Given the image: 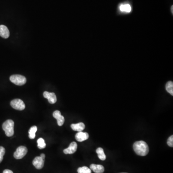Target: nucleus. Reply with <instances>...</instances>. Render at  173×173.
I'll use <instances>...</instances> for the list:
<instances>
[{"label":"nucleus","mask_w":173,"mask_h":173,"mask_svg":"<svg viewBox=\"0 0 173 173\" xmlns=\"http://www.w3.org/2000/svg\"><path fill=\"white\" fill-rule=\"evenodd\" d=\"M133 149L135 153L140 156H144L148 154L149 148L146 142L144 141H138L134 143Z\"/></svg>","instance_id":"f257e3e1"},{"label":"nucleus","mask_w":173,"mask_h":173,"mask_svg":"<svg viewBox=\"0 0 173 173\" xmlns=\"http://www.w3.org/2000/svg\"><path fill=\"white\" fill-rule=\"evenodd\" d=\"M14 122L12 120H7L2 124V129L7 137H12L14 134Z\"/></svg>","instance_id":"f03ea898"},{"label":"nucleus","mask_w":173,"mask_h":173,"mask_svg":"<svg viewBox=\"0 0 173 173\" xmlns=\"http://www.w3.org/2000/svg\"><path fill=\"white\" fill-rule=\"evenodd\" d=\"M10 80L15 85L18 86H22L25 84L26 82V78L20 75H14L11 76L10 78Z\"/></svg>","instance_id":"7ed1b4c3"},{"label":"nucleus","mask_w":173,"mask_h":173,"mask_svg":"<svg viewBox=\"0 0 173 173\" xmlns=\"http://www.w3.org/2000/svg\"><path fill=\"white\" fill-rule=\"evenodd\" d=\"M28 153V149L25 146H20L17 148L14 152V156L16 159H21L23 158Z\"/></svg>","instance_id":"20e7f679"},{"label":"nucleus","mask_w":173,"mask_h":173,"mask_svg":"<svg viewBox=\"0 0 173 173\" xmlns=\"http://www.w3.org/2000/svg\"><path fill=\"white\" fill-rule=\"evenodd\" d=\"M11 106L16 110L22 111L25 108V104L23 100L18 99L12 100L10 103Z\"/></svg>","instance_id":"39448f33"},{"label":"nucleus","mask_w":173,"mask_h":173,"mask_svg":"<svg viewBox=\"0 0 173 173\" xmlns=\"http://www.w3.org/2000/svg\"><path fill=\"white\" fill-rule=\"evenodd\" d=\"M43 96L46 98L48 102L51 104H54L57 101L56 95L54 92H49L48 91H44L43 92Z\"/></svg>","instance_id":"423d86ee"},{"label":"nucleus","mask_w":173,"mask_h":173,"mask_svg":"<svg viewBox=\"0 0 173 173\" xmlns=\"http://www.w3.org/2000/svg\"><path fill=\"white\" fill-rule=\"evenodd\" d=\"M32 164L36 169H41L44 166V160L40 156L36 157L33 161Z\"/></svg>","instance_id":"0eeeda50"},{"label":"nucleus","mask_w":173,"mask_h":173,"mask_svg":"<svg viewBox=\"0 0 173 173\" xmlns=\"http://www.w3.org/2000/svg\"><path fill=\"white\" fill-rule=\"evenodd\" d=\"M53 116L55 118L57 121V124L59 126L63 125L65 122V118L63 116L61 115V112L58 110L54 111L53 113Z\"/></svg>","instance_id":"6e6552de"},{"label":"nucleus","mask_w":173,"mask_h":173,"mask_svg":"<svg viewBox=\"0 0 173 173\" xmlns=\"http://www.w3.org/2000/svg\"><path fill=\"white\" fill-rule=\"evenodd\" d=\"M78 148V145L76 142H72L70 143L68 148L63 150V153L66 154H73L76 151Z\"/></svg>","instance_id":"1a4fd4ad"},{"label":"nucleus","mask_w":173,"mask_h":173,"mask_svg":"<svg viewBox=\"0 0 173 173\" xmlns=\"http://www.w3.org/2000/svg\"><path fill=\"white\" fill-rule=\"evenodd\" d=\"M89 137V135L87 132H83L82 131L78 132L75 136L76 141L79 142H82L88 140Z\"/></svg>","instance_id":"9d476101"},{"label":"nucleus","mask_w":173,"mask_h":173,"mask_svg":"<svg viewBox=\"0 0 173 173\" xmlns=\"http://www.w3.org/2000/svg\"><path fill=\"white\" fill-rule=\"evenodd\" d=\"M10 32L7 26L5 25L0 26V36L4 39L8 38Z\"/></svg>","instance_id":"9b49d317"},{"label":"nucleus","mask_w":173,"mask_h":173,"mask_svg":"<svg viewBox=\"0 0 173 173\" xmlns=\"http://www.w3.org/2000/svg\"><path fill=\"white\" fill-rule=\"evenodd\" d=\"M90 169L95 173H103L104 171V168L102 165L91 164Z\"/></svg>","instance_id":"f8f14e48"},{"label":"nucleus","mask_w":173,"mask_h":173,"mask_svg":"<svg viewBox=\"0 0 173 173\" xmlns=\"http://www.w3.org/2000/svg\"><path fill=\"white\" fill-rule=\"evenodd\" d=\"M71 128L74 131L81 132L85 129V125L83 123L80 122L78 124H73L71 125Z\"/></svg>","instance_id":"ddd939ff"},{"label":"nucleus","mask_w":173,"mask_h":173,"mask_svg":"<svg viewBox=\"0 0 173 173\" xmlns=\"http://www.w3.org/2000/svg\"><path fill=\"white\" fill-rule=\"evenodd\" d=\"M96 153L98 155V157L100 160L104 161L106 159V156L105 153L104 152L102 148H98L96 150Z\"/></svg>","instance_id":"4468645a"},{"label":"nucleus","mask_w":173,"mask_h":173,"mask_svg":"<svg viewBox=\"0 0 173 173\" xmlns=\"http://www.w3.org/2000/svg\"><path fill=\"white\" fill-rule=\"evenodd\" d=\"M120 10L122 12L130 13L131 11V7L129 4H122L119 6Z\"/></svg>","instance_id":"2eb2a0df"},{"label":"nucleus","mask_w":173,"mask_h":173,"mask_svg":"<svg viewBox=\"0 0 173 173\" xmlns=\"http://www.w3.org/2000/svg\"><path fill=\"white\" fill-rule=\"evenodd\" d=\"M37 131V127L35 125L31 127L29 131V137L30 139H34L36 136L35 133Z\"/></svg>","instance_id":"dca6fc26"},{"label":"nucleus","mask_w":173,"mask_h":173,"mask_svg":"<svg viewBox=\"0 0 173 173\" xmlns=\"http://www.w3.org/2000/svg\"><path fill=\"white\" fill-rule=\"evenodd\" d=\"M166 91L171 95H173V82L172 81H168L165 86Z\"/></svg>","instance_id":"f3484780"},{"label":"nucleus","mask_w":173,"mask_h":173,"mask_svg":"<svg viewBox=\"0 0 173 173\" xmlns=\"http://www.w3.org/2000/svg\"><path fill=\"white\" fill-rule=\"evenodd\" d=\"M37 143H38V147L39 149H43L46 146L45 141L42 138H39L37 141Z\"/></svg>","instance_id":"a211bd4d"},{"label":"nucleus","mask_w":173,"mask_h":173,"mask_svg":"<svg viewBox=\"0 0 173 173\" xmlns=\"http://www.w3.org/2000/svg\"><path fill=\"white\" fill-rule=\"evenodd\" d=\"M78 173H91V170L87 166L79 167L78 169Z\"/></svg>","instance_id":"6ab92c4d"},{"label":"nucleus","mask_w":173,"mask_h":173,"mask_svg":"<svg viewBox=\"0 0 173 173\" xmlns=\"http://www.w3.org/2000/svg\"><path fill=\"white\" fill-rule=\"evenodd\" d=\"M5 153V150L4 147L0 146V163L4 159V156Z\"/></svg>","instance_id":"aec40b11"},{"label":"nucleus","mask_w":173,"mask_h":173,"mask_svg":"<svg viewBox=\"0 0 173 173\" xmlns=\"http://www.w3.org/2000/svg\"><path fill=\"white\" fill-rule=\"evenodd\" d=\"M167 144L169 146L171 147H173V136L172 135L169 137L168 139L167 140Z\"/></svg>","instance_id":"412c9836"},{"label":"nucleus","mask_w":173,"mask_h":173,"mask_svg":"<svg viewBox=\"0 0 173 173\" xmlns=\"http://www.w3.org/2000/svg\"><path fill=\"white\" fill-rule=\"evenodd\" d=\"M3 173H14L13 171H11L10 170L5 169L3 171Z\"/></svg>","instance_id":"4be33fe9"},{"label":"nucleus","mask_w":173,"mask_h":173,"mask_svg":"<svg viewBox=\"0 0 173 173\" xmlns=\"http://www.w3.org/2000/svg\"><path fill=\"white\" fill-rule=\"evenodd\" d=\"M40 157L42 158V159L44 160L45 158V155L44 153H42V154H41V156H40Z\"/></svg>","instance_id":"5701e85b"},{"label":"nucleus","mask_w":173,"mask_h":173,"mask_svg":"<svg viewBox=\"0 0 173 173\" xmlns=\"http://www.w3.org/2000/svg\"><path fill=\"white\" fill-rule=\"evenodd\" d=\"M173 6H172V7H171V11H172V14L173 13Z\"/></svg>","instance_id":"b1692460"}]
</instances>
